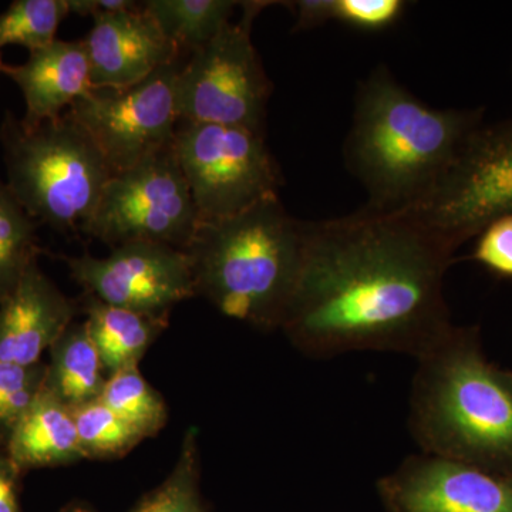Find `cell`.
Instances as JSON below:
<instances>
[{
	"label": "cell",
	"mask_w": 512,
	"mask_h": 512,
	"mask_svg": "<svg viewBox=\"0 0 512 512\" xmlns=\"http://www.w3.org/2000/svg\"><path fill=\"white\" fill-rule=\"evenodd\" d=\"M80 309L87 332L107 375L140 365L141 359L170 325V315L131 311L84 293Z\"/></svg>",
	"instance_id": "e0dca14e"
},
{
	"label": "cell",
	"mask_w": 512,
	"mask_h": 512,
	"mask_svg": "<svg viewBox=\"0 0 512 512\" xmlns=\"http://www.w3.org/2000/svg\"><path fill=\"white\" fill-rule=\"evenodd\" d=\"M200 224L173 146L111 175L83 234L111 249L154 242L184 251Z\"/></svg>",
	"instance_id": "9c48e42d"
},
{
	"label": "cell",
	"mask_w": 512,
	"mask_h": 512,
	"mask_svg": "<svg viewBox=\"0 0 512 512\" xmlns=\"http://www.w3.org/2000/svg\"><path fill=\"white\" fill-rule=\"evenodd\" d=\"M174 151L201 222L279 198L284 185L264 134L247 128L178 121Z\"/></svg>",
	"instance_id": "ba28073f"
},
{
	"label": "cell",
	"mask_w": 512,
	"mask_h": 512,
	"mask_svg": "<svg viewBox=\"0 0 512 512\" xmlns=\"http://www.w3.org/2000/svg\"><path fill=\"white\" fill-rule=\"evenodd\" d=\"M409 406L421 453L512 478V373L485 357L476 326H451L417 357Z\"/></svg>",
	"instance_id": "3957f363"
},
{
	"label": "cell",
	"mask_w": 512,
	"mask_h": 512,
	"mask_svg": "<svg viewBox=\"0 0 512 512\" xmlns=\"http://www.w3.org/2000/svg\"><path fill=\"white\" fill-rule=\"evenodd\" d=\"M101 402L143 436H157L168 421L163 396L141 375L140 367L131 366L107 379Z\"/></svg>",
	"instance_id": "44dd1931"
},
{
	"label": "cell",
	"mask_w": 512,
	"mask_h": 512,
	"mask_svg": "<svg viewBox=\"0 0 512 512\" xmlns=\"http://www.w3.org/2000/svg\"><path fill=\"white\" fill-rule=\"evenodd\" d=\"M306 221L281 198L201 222L185 254L195 295L228 318L261 330L281 329L301 272Z\"/></svg>",
	"instance_id": "277c9868"
},
{
	"label": "cell",
	"mask_w": 512,
	"mask_h": 512,
	"mask_svg": "<svg viewBox=\"0 0 512 512\" xmlns=\"http://www.w3.org/2000/svg\"><path fill=\"white\" fill-rule=\"evenodd\" d=\"M471 259L498 278L512 279V214L490 222L478 234Z\"/></svg>",
	"instance_id": "484cf974"
},
{
	"label": "cell",
	"mask_w": 512,
	"mask_h": 512,
	"mask_svg": "<svg viewBox=\"0 0 512 512\" xmlns=\"http://www.w3.org/2000/svg\"><path fill=\"white\" fill-rule=\"evenodd\" d=\"M69 2L70 13L86 18V16L100 15V13L121 12L137 8L138 3L131 0H67Z\"/></svg>",
	"instance_id": "f546056e"
},
{
	"label": "cell",
	"mask_w": 512,
	"mask_h": 512,
	"mask_svg": "<svg viewBox=\"0 0 512 512\" xmlns=\"http://www.w3.org/2000/svg\"><path fill=\"white\" fill-rule=\"evenodd\" d=\"M402 212L453 252L512 214V119L476 128L433 187Z\"/></svg>",
	"instance_id": "8992f818"
},
{
	"label": "cell",
	"mask_w": 512,
	"mask_h": 512,
	"mask_svg": "<svg viewBox=\"0 0 512 512\" xmlns=\"http://www.w3.org/2000/svg\"><path fill=\"white\" fill-rule=\"evenodd\" d=\"M63 259L84 293L119 308L170 315L177 303L197 296L187 254L168 245L131 242L104 258Z\"/></svg>",
	"instance_id": "8fae6325"
},
{
	"label": "cell",
	"mask_w": 512,
	"mask_h": 512,
	"mask_svg": "<svg viewBox=\"0 0 512 512\" xmlns=\"http://www.w3.org/2000/svg\"><path fill=\"white\" fill-rule=\"evenodd\" d=\"M483 123L484 109H434L377 67L357 89L345 143L346 165L369 194L366 207H412Z\"/></svg>",
	"instance_id": "7a4b0ae2"
},
{
	"label": "cell",
	"mask_w": 512,
	"mask_h": 512,
	"mask_svg": "<svg viewBox=\"0 0 512 512\" xmlns=\"http://www.w3.org/2000/svg\"><path fill=\"white\" fill-rule=\"evenodd\" d=\"M36 228L37 222L0 181V302L15 291L26 269L43 252Z\"/></svg>",
	"instance_id": "ffe728a7"
},
{
	"label": "cell",
	"mask_w": 512,
	"mask_h": 512,
	"mask_svg": "<svg viewBox=\"0 0 512 512\" xmlns=\"http://www.w3.org/2000/svg\"><path fill=\"white\" fill-rule=\"evenodd\" d=\"M454 254L402 211L306 222L281 330L316 359L367 350L417 359L453 326L444 276Z\"/></svg>",
	"instance_id": "6da1fadb"
},
{
	"label": "cell",
	"mask_w": 512,
	"mask_h": 512,
	"mask_svg": "<svg viewBox=\"0 0 512 512\" xmlns=\"http://www.w3.org/2000/svg\"><path fill=\"white\" fill-rule=\"evenodd\" d=\"M60 512H96L92 510V508L87 507V505L80 504V503H74L67 505L66 508H63Z\"/></svg>",
	"instance_id": "4dcf8cb0"
},
{
	"label": "cell",
	"mask_w": 512,
	"mask_h": 512,
	"mask_svg": "<svg viewBox=\"0 0 512 512\" xmlns=\"http://www.w3.org/2000/svg\"><path fill=\"white\" fill-rule=\"evenodd\" d=\"M3 448L22 474L86 460L73 410L46 389L13 429Z\"/></svg>",
	"instance_id": "2e32d148"
},
{
	"label": "cell",
	"mask_w": 512,
	"mask_h": 512,
	"mask_svg": "<svg viewBox=\"0 0 512 512\" xmlns=\"http://www.w3.org/2000/svg\"><path fill=\"white\" fill-rule=\"evenodd\" d=\"M239 22H229L207 46L191 53L175 79L178 120L241 127L264 134L274 84L251 39L252 23L271 2H241Z\"/></svg>",
	"instance_id": "52a82bcc"
},
{
	"label": "cell",
	"mask_w": 512,
	"mask_h": 512,
	"mask_svg": "<svg viewBox=\"0 0 512 512\" xmlns=\"http://www.w3.org/2000/svg\"><path fill=\"white\" fill-rule=\"evenodd\" d=\"M377 493L386 512H512V478L424 453L380 478Z\"/></svg>",
	"instance_id": "7c38bea8"
},
{
	"label": "cell",
	"mask_w": 512,
	"mask_h": 512,
	"mask_svg": "<svg viewBox=\"0 0 512 512\" xmlns=\"http://www.w3.org/2000/svg\"><path fill=\"white\" fill-rule=\"evenodd\" d=\"M46 363L33 366L0 362V447L45 389Z\"/></svg>",
	"instance_id": "d4e9b609"
},
{
	"label": "cell",
	"mask_w": 512,
	"mask_h": 512,
	"mask_svg": "<svg viewBox=\"0 0 512 512\" xmlns=\"http://www.w3.org/2000/svg\"><path fill=\"white\" fill-rule=\"evenodd\" d=\"M2 73L18 84L26 101L25 126L62 116L93 89L89 56L82 40H55L30 52L28 62L3 66Z\"/></svg>",
	"instance_id": "9a60e30c"
},
{
	"label": "cell",
	"mask_w": 512,
	"mask_h": 512,
	"mask_svg": "<svg viewBox=\"0 0 512 512\" xmlns=\"http://www.w3.org/2000/svg\"><path fill=\"white\" fill-rule=\"evenodd\" d=\"M289 5L295 12V32L319 28L335 20V0H296Z\"/></svg>",
	"instance_id": "83f0119b"
},
{
	"label": "cell",
	"mask_w": 512,
	"mask_h": 512,
	"mask_svg": "<svg viewBox=\"0 0 512 512\" xmlns=\"http://www.w3.org/2000/svg\"><path fill=\"white\" fill-rule=\"evenodd\" d=\"M22 473L0 447V512H22L19 503V480Z\"/></svg>",
	"instance_id": "f1b7e54d"
},
{
	"label": "cell",
	"mask_w": 512,
	"mask_h": 512,
	"mask_svg": "<svg viewBox=\"0 0 512 512\" xmlns=\"http://www.w3.org/2000/svg\"><path fill=\"white\" fill-rule=\"evenodd\" d=\"M239 2L231 0H148L144 9L180 52H197L231 22Z\"/></svg>",
	"instance_id": "d6986e66"
},
{
	"label": "cell",
	"mask_w": 512,
	"mask_h": 512,
	"mask_svg": "<svg viewBox=\"0 0 512 512\" xmlns=\"http://www.w3.org/2000/svg\"><path fill=\"white\" fill-rule=\"evenodd\" d=\"M83 42L93 87L120 89L143 82L160 67L178 63L181 55L143 5L93 16Z\"/></svg>",
	"instance_id": "4fadbf2b"
},
{
	"label": "cell",
	"mask_w": 512,
	"mask_h": 512,
	"mask_svg": "<svg viewBox=\"0 0 512 512\" xmlns=\"http://www.w3.org/2000/svg\"><path fill=\"white\" fill-rule=\"evenodd\" d=\"M128 512H207L200 495L197 430L191 427L185 433L180 457L170 476Z\"/></svg>",
	"instance_id": "7402d4cb"
},
{
	"label": "cell",
	"mask_w": 512,
	"mask_h": 512,
	"mask_svg": "<svg viewBox=\"0 0 512 512\" xmlns=\"http://www.w3.org/2000/svg\"><path fill=\"white\" fill-rule=\"evenodd\" d=\"M178 63L160 67L143 82L93 87L69 111L100 148L111 173H123L174 146L178 126Z\"/></svg>",
	"instance_id": "30bf717a"
},
{
	"label": "cell",
	"mask_w": 512,
	"mask_h": 512,
	"mask_svg": "<svg viewBox=\"0 0 512 512\" xmlns=\"http://www.w3.org/2000/svg\"><path fill=\"white\" fill-rule=\"evenodd\" d=\"M49 352L47 392L70 409L100 399L109 375L84 322H73Z\"/></svg>",
	"instance_id": "ac0fdd59"
},
{
	"label": "cell",
	"mask_w": 512,
	"mask_h": 512,
	"mask_svg": "<svg viewBox=\"0 0 512 512\" xmlns=\"http://www.w3.org/2000/svg\"><path fill=\"white\" fill-rule=\"evenodd\" d=\"M72 410L80 447L86 460L124 457L144 440L138 431L100 399Z\"/></svg>",
	"instance_id": "603a6c76"
},
{
	"label": "cell",
	"mask_w": 512,
	"mask_h": 512,
	"mask_svg": "<svg viewBox=\"0 0 512 512\" xmlns=\"http://www.w3.org/2000/svg\"><path fill=\"white\" fill-rule=\"evenodd\" d=\"M0 143L6 185L30 217L62 234H83L113 173L73 114L28 127L6 111Z\"/></svg>",
	"instance_id": "5b68a950"
},
{
	"label": "cell",
	"mask_w": 512,
	"mask_h": 512,
	"mask_svg": "<svg viewBox=\"0 0 512 512\" xmlns=\"http://www.w3.org/2000/svg\"><path fill=\"white\" fill-rule=\"evenodd\" d=\"M403 0H335V20L360 30L390 28L403 16Z\"/></svg>",
	"instance_id": "4316f807"
},
{
	"label": "cell",
	"mask_w": 512,
	"mask_h": 512,
	"mask_svg": "<svg viewBox=\"0 0 512 512\" xmlns=\"http://www.w3.org/2000/svg\"><path fill=\"white\" fill-rule=\"evenodd\" d=\"M3 66H5V64H3L2 53H0V72H2Z\"/></svg>",
	"instance_id": "1f68e13d"
},
{
	"label": "cell",
	"mask_w": 512,
	"mask_h": 512,
	"mask_svg": "<svg viewBox=\"0 0 512 512\" xmlns=\"http://www.w3.org/2000/svg\"><path fill=\"white\" fill-rule=\"evenodd\" d=\"M69 13L67 0H16L0 15V47L42 49L55 42L57 29Z\"/></svg>",
	"instance_id": "cb8c5ba5"
},
{
	"label": "cell",
	"mask_w": 512,
	"mask_h": 512,
	"mask_svg": "<svg viewBox=\"0 0 512 512\" xmlns=\"http://www.w3.org/2000/svg\"><path fill=\"white\" fill-rule=\"evenodd\" d=\"M80 303L66 295L33 261L15 291L0 302V362L33 366L74 322Z\"/></svg>",
	"instance_id": "5bb4252c"
}]
</instances>
